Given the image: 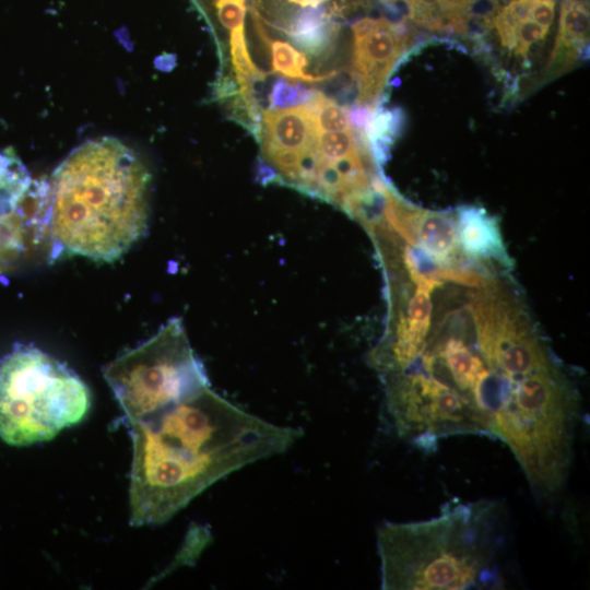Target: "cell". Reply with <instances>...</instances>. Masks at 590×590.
<instances>
[{"label":"cell","instance_id":"obj_7","mask_svg":"<svg viewBox=\"0 0 590 590\" xmlns=\"http://www.w3.org/2000/svg\"><path fill=\"white\" fill-rule=\"evenodd\" d=\"M47 184L32 180L20 158L0 153V273L22 259L31 227L44 226Z\"/></svg>","mask_w":590,"mask_h":590},{"label":"cell","instance_id":"obj_3","mask_svg":"<svg viewBox=\"0 0 590 590\" xmlns=\"http://www.w3.org/2000/svg\"><path fill=\"white\" fill-rule=\"evenodd\" d=\"M506 517L496 500L450 502L435 518L377 531L381 588L498 589L505 586Z\"/></svg>","mask_w":590,"mask_h":590},{"label":"cell","instance_id":"obj_14","mask_svg":"<svg viewBox=\"0 0 590 590\" xmlns=\"http://www.w3.org/2000/svg\"><path fill=\"white\" fill-rule=\"evenodd\" d=\"M272 68L291 80H300L308 83L323 82L331 78L335 72L330 74L314 75L305 71L307 60L304 54L296 50L288 43L275 40L271 43Z\"/></svg>","mask_w":590,"mask_h":590},{"label":"cell","instance_id":"obj_16","mask_svg":"<svg viewBox=\"0 0 590 590\" xmlns=\"http://www.w3.org/2000/svg\"><path fill=\"white\" fill-rule=\"evenodd\" d=\"M220 23L227 30L244 26L246 0H213Z\"/></svg>","mask_w":590,"mask_h":590},{"label":"cell","instance_id":"obj_11","mask_svg":"<svg viewBox=\"0 0 590 590\" xmlns=\"http://www.w3.org/2000/svg\"><path fill=\"white\" fill-rule=\"evenodd\" d=\"M590 13L585 0H563L558 33L546 67L552 76L574 64L589 44Z\"/></svg>","mask_w":590,"mask_h":590},{"label":"cell","instance_id":"obj_10","mask_svg":"<svg viewBox=\"0 0 590 590\" xmlns=\"http://www.w3.org/2000/svg\"><path fill=\"white\" fill-rule=\"evenodd\" d=\"M457 235L463 255L475 262L508 269L511 261L497 219L483 208L463 205L456 210Z\"/></svg>","mask_w":590,"mask_h":590},{"label":"cell","instance_id":"obj_17","mask_svg":"<svg viewBox=\"0 0 590 590\" xmlns=\"http://www.w3.org/2000/svg\"><path fill=\"white\" fill-rule=\"evenodd\" d=\"M326 1L328 0H287V2L290 3H294L302 7L303 10L319 9L318 7Z\"/></svg>","mask_w":590,"mask_h":590},{"label":"cell","instance_id":"obj_6","mask_svg":"<svg viewBox=\"0 0 590 590\" xmlns=\"http://www.w3.org/2000/svg\"><path fill=\"white\" fill-rule=\"evenodd\" d=\"M261 182H279L309 194L316 165L317 129L307 105L261 114Z\"/></svg>","mask_w":590,"mask_h":590},{"label":"cell","instance_id":"obj_13","mask_svg":"<svg viewBox=\"0 0 590 590\" xmlns=\"http://www.w3.org/2000/svg\"><path fill=\"white\" fill-rule=\"evenodd\" d=\"M496 0H438L439 32L464 33L482 11H493Z\"/></svg>","mask_w":590,"mask_h":590},{"label":"cell","instance_id":"obj_5","mask_svg":"<svg viewBox=\"0 0 590 590\" xmlns=\"http://www.w3.org/2000/svg\"><path fill=\"white\" fill-rule=\"evenodd\" d=\"M104 377L130 424L210 386L179 318L170 319L148 341L110 362Z\"/></svg>","mask_w":590,"mask_h":590},{"label":"cell","instance_id":"obj_9","mask_svg":"<svg viewBox=\"0 0 590 590\" xmlns=\"http://www.w3.org/2000/svg\"><path fill=\"white\" fill-rule=\"evenodd\" d=\"M555 15V0H509L489 19L508 57L530 67L531 54L541 48Z\"/></svg>","mask_w":590,"mask_h":590},{"label":"cell","instance_id":"obj_8","mask_svg":"<svg viewBox=\"0 0 590 590\" xmlns=\"http://www.w3.org/2000/svg\"><path fill=\"white\" fill-rule=\"evenodd\" d=\"M354 34L353 74L357 104L374 108L405 49L409 36L400 23L385 17H365L352 26Z\"/></svg>","mask_w":590,"mask_h":590},{"label":"cell","instance_id":"obj_2","mask_svg":"<svg viewBox=\"0 0 590 590\" xmlns=\"http://www.w3.org/2000/svg\"><path fill=\"white\" fill-rule=\"evenodd\" d=\"M150 185L146 166L118 139L75 148L48 182L45 226L52 253L121 257L146 232Z\"/></svg>","mask_w":590,"mask_h":590},{"label":"cell","instance_id":"obj_12","mask_svg":"<svg viewBox=\"0 0 590 590\" xmlns=\"http://www.w3.org/2000/svg\"><path fill=\"white\" fill-rule=\"evenodd\" d=\"M286 32L302 49L320 55L329 48L335 28L323 10L307 9L299 11L294 16Z\"/></svg>","mask_w":590,"mask_h":590},{"label":"cell","instance_id":"obj_15","mask_svg":"<svg viewBox=\"0 0 590 590\" xmlns=\"http://www.w3.org/2000/svg\"><path fill=\"white\" fill-rule=\"evenodd\" d=\"M314 92L299 83H288L280 79L272 87L270 103L272 107H291L309 102Z\"/></svg>","mask_w":590,"mask_h":590},{"label":"cell","instance_id":"obj_4","mask_svg":"<svg viewBox=\"0 0 590 590\" xmlns=\"http://www.w3.org/2000/svg\"><path fill=\"white\" fill-rule=\"evenodd\" d=\"M90 405L80 377L35 346L19 345L0 363V437L9 445L49 440Z\"/></svg>","mask_w":590,"mask_h":590},{"label":"cell","instance_id":"obj_1","mask_svg":"<svg viewBox=\"0 0 590 590\" xmlns=\"http://www.w3.org/2000/svg\"><path fill=\"white\" fill-rule=\"evenodd\" d=\"M132 526L167 521L227 474L287 450L302 430L280 426L231 403L210 386L131 424Z\"/></svg>","mask_w":590,"mask_h":590}]
</instances>
